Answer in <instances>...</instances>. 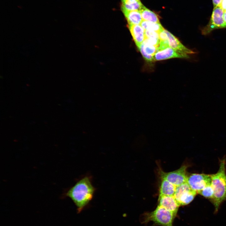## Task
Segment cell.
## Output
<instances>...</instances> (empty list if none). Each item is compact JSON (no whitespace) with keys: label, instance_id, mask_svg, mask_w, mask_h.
Listing matches in <instances>:
<instances>
[{"label":"cell","instance_id":"3957f363","mask_svg":"<svg viewBox=\"0 0 226 226\" xmlns=\"http://www.w3.org/2000/svg\"><path fill=\"white\" fill-rule=\"evenodd\" d=\"M175 217L171 212L158 205L153 211L145 213L143 223L152 221L156 225L161 226H173Z\"/></svg>","mask_w":226,"mask_h":226},{"label":"cell","instance_id":"5bb4252c","mask_svg":"<svg viewBox=\"0 0 226 226\" xmlns=\"http://www.w3.org/2000/svg\"><path fill=\"white\" fill-rule=\"evenodd\" d=\"M176 186L164 179H161L159 188V195L174 196Z\"/></svg>","mask_w":226,"mask_h":226},{"label":"cell","instance_id":"6da1fadb","mask_svg":"<svg viewBox=\"0 0 226 226\" xmlns=\"http://www.w3.org/2000/svg\"><path fill=\"white\" fill-rule=\"evenodd\" d=\"M92 179L90 175L83 176L63 195L64 197H69L73 201L78 213L88 205L94 197L96 189L93 185Z\"/></svg>","mask_w":226,"mask_h":226},{"label":"cell","instance_id":"d6986e66","mask_svg":"<svg viewBox=\"0 0 226 226\" xmlns=\"http://www.w3.org/2000/svg\"><path fill=\"white\" fill-rule=\"evenodd\" d=\"M159 33L158 32L153 30H145V39L149 38H159Z\"/></svg>","mask_w":226,"mask_h":226},{"label":"cell","instance_id":"9c48e42d","mask_svg":"<svg viewBox=\"0 0 226 226\" xmlns=\"http://www.w3.org/2000/svg\"><path fill=\"white\" fill-rule=\"evenodd\" d=\"M158 205L172 212L176 217L180 206L174 196L159 195Z\"/></svg>","mask_w":226,"mask_h":226},{"label":"cell","instance_id":"2e32d148","mask_svg":"<svg viewBox=\"0 0 226 226\" xmlns=\"http://www.w3.org/2000/svg\"><path fill=\"white\" fill-rule=\"evenodd\" d=\"M140 12L143 21L154 23H160L158 15L144 6H143L140 10Z\"/></svg>","mask_w":226,"mask_h":226},{"label":"cell","instance_id":"9a60e30c","mask_svg":"<svg viewBox=\"0 0 226 226\" xmlns=\"http://www.w3.org/2000/svg\"><path fill=\"white\" fill-rule=\"evenodd\" d=\"M121 2V10L140 11L144 6L140 0H123Z\"/></svg>","mask_w":226,"mask_h":226},{"label":"cell","instance_id":"52a82bcc","mask_svg":"<svg viewBox=\"0 0 226 226\" xmlns=\"http://www.w3.org/2000/svg\"><path fill=\"white\" fill-rule=\"evenodd\" d=\"M187 168V166L185 165L176 170L170 172H165L160 170L161 179L167 180L176 186L186 182Z\"/></svg>","mask_w":226,"mask_h":226},{"label":"cell","instance_id":"7a4b0ae2","mask_svg":"<svg viewBox=\"0 0 226 226\" xmlns=\"http://www.w3.org/2000/svg\"><path fill=\"white\" fill-rule=\"evenodd\" d=\"M225 165V159L221 160L218 172L211 175V185L213 190L214 195L211 201L215 207V212L218 211L221 204L226 201Z\"/></svg>","mask_w":226,"mask_h":226},{"label":"cell","instance_id":"ac0fdd59","mask_svg":"<svg viewBox=\"0 0 226 226\" xmlns=\"http://www.w3.org/2000/svg\"><path fill=\"white\" fill-rule=\"evenodd\" d=\"M198 194L206 198L210 199L211 201L214 195L213 190L211 184L207 186L200 191Z\"/></svg>","mask_w":226,"mask_h":226},{"label":"cell","instance_id":"8fae6325","mask_svg":"<svg viewBox=\"0 0 226 226\" xmlns=\"http://www.w3.org/2000/svg\"><path fill=\"white\" fill-rule=\"evenodd\" d=\"M133 39L138 48L145 39V30L140 24L128 25Z\"/></svg>","mask_w":226,"mask_h":226},{"label":"cell","instance_id":"603a6c76","mask_svg":"<svg viewBox=\"0 0 226 226\" xmlns=\"http://www.w3.org/2000/svg\"><path fill=\"white\" fill-rule=\"evenodd\" d=\"M223 19L224 21L226 26V10L224 11L223 13Z\"/></svg>","mask_w":226,"mask_h":226},{"label":"cell","instance_id":"277c9868","mask_svg":"<svg viewBox=\"0 0 226 226\" xmlns=\"http://www.w3.org/2000/svg\"><path fill=\"white\" fill-rule=\"evenodd\" d=\"M224 10L220 7L214 8L207 24L201 29L202 35H207L214 30L226 28L223 19Z\"/></svg>","mask_w":226,"mask_h":226},{"label":"cell","instance_id":"cb8c5ba5","mask_svg":"<svg viewBox=\"0 0 226 226\" xmlns=\"http://www.w3.org/2000/svg\"><path fill=\"white\" fill-rule=\"evenodd\" d=\"M123 0H121V1H123Z\"/></svg>","mask_w":226,"mask_h":226},{"label":"cell","instance_id":"7402d4cb","mask_svg":"<svg viewBox=\"0 0 226 226\" xmlns=\"http://www.w3.org/2000/svg\"><path fill=\"white\" fill-rule=\"evenodd\" d=\"M224 10H226V0H223L220 6Z\"/></svg>","mask_w":226,"mask_h":226},{"label":"cell","instance_id":"ba28073f","mask_svg":"<svg viewBox=\"0 0 226 226\" xmlns=\"http://www.w3.org/2000/svg\"><path fill=\"white\" fill-rule=\"evenodd\" d=\"M167 35V40L170 47L174 49L178 53L183 55L187 58L188 55L195 53V52L183 45L178 39L169 31L165 30Z\"/></svg>","mask_w":226,"mask_h":226},{"label":"cell","instance_id":"4fadbf2b","mask_svg":"<svg viewBox=\"0 0 226 226\" xmlns=\"http://www.w3.org/2000/svg\"><path fill=\"white\" fill-rule=\"evenodd\" d=\"M125 16L128 25L140 24L143 21L140 11L121 10Z\"/></svg>","mask_w":226,"mask_h":226},{"label":"cell","instance_id":"5b68a950","mask_svg":"<svg viewBox=\"0 0 226 226\" xmlns=\"http://www.w3.org/2000/svg\"><path fill=\"white\" fill-rule=\"evenodd\" d=\"M197 194L185 182L176 186L174 196L180 206H185L190 203Z\"/></svg>","mask_w":226,"mask_h":226},{"label":"cell","instance_id":"7c38bea8","mask_svg":"<svg viewBox=\"0 0 226 226\" xmlns=\"http://www.w3.org/2000/svg\"><path fill=\"white\" fill-rule=\"evenodd\" d=\"M174 58H187L170 47L157 52L154 56L155 61L162 60Z\"/></svg>","mask_w":226,"mask_h":226},{"label":"cell","instance_id":"8992f818","mask_svg":"<svg viewBox=\"0 0 226 226\" xmlns=\"http://www.w3.org/2000/svg\"><path fill=\"white\" fill-rule=\"evenodd\" d=\"M211 175L193 173L187 175L186 182L191 188L197 194L211 184Z\"/></svg>","mask_w":226,"mask_h":226},{"label":"cell","instance_id":"ffe728a7","mask_svg":"<svg viewBox=\"0 0 226 226\" xmlns=\"http://www.w3.org/2000/svg\"><path fill=\"white\" fill-rule=\"evenodd\" d=\"M169 47V46L167 40H160L159 45L158 47L157 52L165 49Z\"/></svg>","mask_w":226,"mask_h":226},{"label":"cell","instance_id":"44dd1931","mask_svg":"<svg viewBox=\"0 0 226 226\" xmlns=\"http://www.w3.org/2000/svg\"><path fill=\"white\" fill-rule=\"evenodd\" d=\"M213 8L220 6L223 0H212Z\"/></svg>","mask_w":226,"mask_h":226},{"label":"cell","instance_id":"e0dca14e","mask_svg":"<svg viewBox=\"0 0 226 226\" xmlns=\"http://www.w3.org/2000/svg\"><path fill=\"white\" fill-rule=\"evenodd\" d=\"M140 25L145 30H151L159 33L164 29L160 23H154L143 20Z\"/></svg>","mask_w":226,"mask_h":226},{"label":"cell","instance_id":"30bf717a","mask_svg":"<svg viewBox=\"0 0 226 226\" xmlns=\"http://www.w3.org/2000/svg\"><path fill=\"white\" fill-rule=\"evenodd\" d=\"M138 48L146 60L148 62L154 60V56L157 52V47L151 44L145 39Z\"/></svg>","mask_w":226,"mask_h":226}]
</instances>
